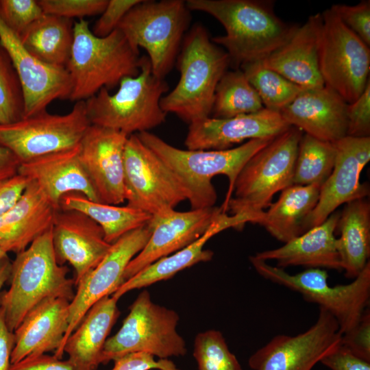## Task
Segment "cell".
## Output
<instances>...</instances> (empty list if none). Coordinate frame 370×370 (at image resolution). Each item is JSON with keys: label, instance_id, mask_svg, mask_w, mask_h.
Segmentation results:
<instances>
[{"label": "cell", "instance_id": "b9f144b4", "mask_svg": "<svg viewBox=\"0 0 370 370\" xmlns=\"http://www.w3.org/2000/svg\"><path fill=\"white\" fill-rule=\"evenodd\" d=\"M347 136H370V81L359 97L347 106Z\"/></svg>", "mask_w": 370, "mask_h": 370}, {"label": "cell", "instance_id": "8fae6325", "mask_svg": "<svg viewBox=\"0 0 370 370\" xmlns=\"http://www.w3.org/2000/svg\"><path fill=\"white\" fill-rule=\"evenodd\" d=\"M318 59L325 86L348 104L364 91L370 81V49L331 9L321 13Z\"/></svg>", "mask_w": 370, "mask_h": 370}, {"label": "cell", "instance_id": "277c9868", "mask_svg": "<svg viewBox=\"0 0 370 370\" xmlns=\"http://www.w3.org/2000/svg\"><path fill=\"white\" fill-rule=\"evenodd\" d=\"M140 60L139 49L119 29L99 38L92 34L88 21L83 18L74 22L73 42L66 66L72 84L69 99L86 101L103 88L109 90L124 77L136 76Z\"/></svg>", "mask_w": 370, "mask_h": 370}, {"label": "cell", "instance_id": "4dcf8cb0", "mask_svg": "<svg viewBox=\"0 0 370 370\" xmlns=\"http://www.w3.org/2000/svg\"><path fill=\"white\" fill-rule=\"evenodd\" d=\"M336 238L342 270L345 275L354 279L369 262L370 204L365 198L346 204L338 219Z\"/></svg>", "mask_w": 370, "mask_h": 370}, {"label": "cell", "instance_id": "d4e9b609", "mask_svg": "<svg viewBox=\"0 0 370 370\" xmlns=\"http://www.w3.org/2000/svg\"><path fill=\"white\" fill-rule=\"evenodd\" d=\"M79 153V145L37 158L21 164L18 174L35 181L58 209L63 196L70 193H78L99 202Z\"/></svg>", "mask_w": 370, "mask_h": 370}, {"label": "cell", "instance_id": "681fc988", "mask_svg": "<svg viewBox=\"0 0 370 370\" xmlns=\"http://www.w3.org/2000/svg\"><path fill=\"white\" fill-rule=\"evenodd\" d=\"M14 344V332L8 329L0 307V370H9Z\"/></svg>", "mask_w": 370, "mask_h": 370}, {"label": "cell", "instance_id": "bcb514c9", "mask_svg": "<svg viewBox=\"0 0 370 370\" xmlns=\"http://www.w3.org/2000/svg\"><path fill=\"white\" fill-rule=\"evenodd\" d=\"M320 362L332 370H370V362L353 354L341 343Z\"/></svg>", "mask_w": 370, "mask_h": 370}, {"label": "cell", "instance_id": "2e32d148", "mask_svg": "<svg viewBox=\"0 0 370 370\" xmlns=\"http://www.w3.org/2000/svg\"><path fill=\"white\" fill-rule=\"evenodd\" d=\"M332 143L334 168L321 186L318 202L304 222V233L322 223L341 205L365 198L369 193L368 184L360 183V177L370 160V136H345Z\"/></svg>", "mask_w": 370, "mask_h": 370}, {"label": "cell", "instance_id": "f1b7e54d", "mask_svg": "<svg viewBox=\"0 0 370 370\" xmlns=\"http://www.w3.org/2000/svg\"><path fill=\"white\" fill-rule=\"evenodd\" d=\"M117 301L112 295L97 301L66 339L63 352L73 370H96L101 364L108 336L120 314Z\"/></svg>", "mask_w": 370, "mask_h": 370}, {"label": "cell", "instance_id": "ee69618b", "mask_svg": "<svg viewBox=\"0 0 370 370\" xmlns=\"http://www.w3.org/2000/svg\"><path fill=\"white\" fill-rule=\"evenodd\" d=\"M341 345L356 356L370 362V311L367 308L358 323L342 335Z\"/></svg>", "mask_w": 370, "mask_h": 370}, {"label": "cell", "instance_id": "5bb4252c", "mask_svg": "<svg viewBox=\"0 0 370 370\" xmlns=\"http://www.w3.org/2000/svg\"><path fill=\"white\" fill-rule=\"evenodd\" d=\"M317 319L296 336L279 334L249 359L253 370H311L341 343L342 333L336 319L319 308Z\"/></svg>", "mask_w": 370, "mask_h": 370}, {"label": "cell", "instance_id": "ba28073f", "mask_svg": "<svg viewBox=\"0 0 370 370\" xmlns=\"http://www.w3.org/2000/svg\"><path fill=\"white\" fill-rule=\"evenodd\" d=\"M182 0L141 1L118 26L134 47L148 53L153 74L159 79L174 66L191 21Z\"/></svg>", "mask_w": 370, "mask_h": 370}, {"label": "cell", "instance_id": "816d5d0a", "mask_svg": "<svg viewBox=\"0 0 370 370\" xmlns=\"http://www.w3.org/2000/svg\"><path fill=\"white\" fill-rule=\"evenodd\" d=\"M11 263L8 256L0 261V291L4 284L10 278Z\"/></svg>", "mask_w": 370, "mask_h": 370}, {"label": "cell", "instance_id": "7402d4cb", "mask_svg": "<svg viewBox=\"0 0 370 370\" xmlns=\"http://www.w3.org/2000/svg\"><path fill=\"white\" fill-rule=\"evenodd\" d=\"M347 106L337 92L323 86L304 89L280 113L291 126L318 139L334 143L347 136Z\"/></svg>", "mask_w": 370, "mask_h": 370}, {"label": "cell", "instance_id": "8d00e7d4", "mask_svg": "<svg viewBox=\"0 0 370 370\" xmlns=\"http://www.w3.org/2000/svg\"><path fill=\"white\" fill-rule=\"evenodd\" d=\"M24 110L21 80L8 52L0 43V125L23 119Z\"/></svg>", "mask_w": 370, "mask_h": 370}, {"label": "cell", "instance_id": "60d3db41", "mask_svg": "<svg viewBox=\"0 0 370 370\" xmlns=\"http://www.w3.org/2000/svg\"><path fill=\"white\" fill-rule=\"evenodd\" d=\"M330 8L350 30L370 47L369 0H362L354 5L334 4Z\"/></svg>", "mask_w": 370, "mask_h": 370}, {"label": "cell", "instance_id": "9a60e30c", "mask_svg": "<svg viewBox=\"0 0 370 370\" xmlns=\"http://www.w3.org/2000/svg\"><path fill=\"white\" fill-rule=\"evenodd\" d=\"M151 234V229L147 222L122 236L112 244L97 266L77 284L70 301L69 327L62 342L60 358L66 339L88 310L103 297L112 295L124 282L123 275L127 264L143 249Z\"/></svg>", "mask_w": 370, "mask_h": 370}, {"label": "cell", "instance_id": "83f0119b", "mask_svg": "<svg viewBox=\"0 0 370 370\" xmlns=\"http://www.w3.org/2000/svg\"><path fill=\"white\" fill-rule=\"evenodd\" d=\"M246 223H249V219L245 217L228 215L227 212H222L198 239L184 248L146 267L125 281L112 295L119 300L130 291L168 280L178 272L195 264L210 261L212 258L213 252L204 249L207 241L215 234L227 228L241 229Z\"/></svg>", "mask_w": 370, "mask_h": 370}, {"label": "cell", "instance_id": "d6a6232c", "mask_svg": "<svg viewBox=\"0 0 370 370\" xmlns=\"http://www.w3.org/2000/svg\"><path fill=\"white\" fill-rule=\"evenodd\" d=\"M60 208L81 212L102 228L106 241L112 244L124 234L145 225L151 215L127 206H119L94 201L78 193L62 198Z\"/></svg>", "mask_w": 370, "mask_h": 370}, {"label": "cell", "instance_id": "d590c367", "mask_svg": "<svg viewBox=\"0 0 370 370\" xmlns=\"http://www.w3.org/2000/svg\"><path fill=\"white\" fill-rule=\"evenodd\" d=\"M240 69L258 94L264 108L280 112L305 88L264 66L261 61L242 65Z\"/></svg>", "mask_w": 370, "mask_h": 370}, {"label": "cell", "instance_id": "3957f363", "mask_svg": "<svg viewBox=\"0 0 370 370\" xmlns=\"http://www.w3.org/2000/svg\"><path fill=\"white\" fill-rule=\"evenodd\" d=\"M181 47L177 58L179 81L162 97L160 106L166 114L173 113L190 124L210 117L217 86L230 60L201 24L191 27Z\"/></svg>", "mask_w": 370, "mask_h": 370}, {"label": "cell", "instance_id": "4fadbf2b", "mask_svg": "<svg viewBox=\"0 0 370 370\" xmlns=\"http://www.w3.org/2000/svg\"><path fill=\"white\" fill-rule=\"evenodd\" d=\"M123 166L126 206L153 215L187 200L173 173L136 134L127 139Z\"/></svg>", "mask_w": 370, "mask_h": 370}, {"label": "cell", "instance_id": "1f68e13d", "mask_svg": "<svg viewBox=\"0 0 370 370\" xmlns=\"http://www.w3.org/2000/svg\"><path fill=\"white\" fill-rule=\"evenodd\" d=\"M73 25L72 19L44 13L18 38L39 60L66 67L73 42Z\"/></svg>", "mask_w": 370, "mask_h": 370}, {"label": "cell", "instance_id": "30bf717a", "mask_svg": "<svg viewBox=\"0 0 370 370\" xmlns=\"http://www.w3.org/2000/svg\"><path fill=\"white\" fill-rule=\"evenodd\" d=\"M179 320L175 310L155 304L149 291H143L130 306L119 330L106 340L101 364L134 352L159 359L184 356L186 342L176 329Z\"/></svg>", "mask_w": 370, "mask_h": 370}, {"label": "cell", "instance_id": "44dd1931", "mask_svg": "<svg viewBox=\"0 0 370 370\" xmlns=\"http://www.w3.org/2000/svg\"><path fill=\"white\" fill-rule=\"evenodd\" d=\"M290 127L280 112L264 108L233 117L193 122L184 144L187 149L225 150L244 140L275 137Z\"/></svg>", "mask_w": 370, "mask_h": 370}, {"label": "cell", "instance_id": "ab89813d", "mask_svg": "<svg viewBox=\"0 0 370 370\" xmlns=\"http://www.w3.org/2000/svg\"><path fill=\"white\" fill-rule=\"evenodd\" d=\"M45 14L72 19L101 14L108 0H38Z\"/></svg>", "mask_w": 370, "mask_h": 370}, {"label": "cell", "instance_id": "ffe728a7", "mask_svg": "<svg viewBox=\"0 0 370 370\" xmlns=\"http://www.w3.org/2000/svg\"><path fill=\"white\" fill-rule=\"evenodd\" d=\"M52 240L58 263L69 262L77 284L101 261L112 244L105 239L101 226L75 210L58 209L52 225Z\"/></svg>", "mask_w": 370, "mask_h": 370}, {"label": "cell", "instance_id": "f35d334b", "mask_svg": "<svg viewBox=\"0 0 370 370\" xmlns=\"http://www.w3.org/2000/svg\"><path fill=\"white\" fill-rule=\"evenodd\" d=\"M44 14L36 0H0V18L18 38Z\"/></svg>", "mask_w": 370, "mask_h": 370}, {"label": "cell", "instance_id": "f6af8a7d", "mask_svg": "<svg viewBox=\"0 0 370 370\" xmlns=\"http://www.w3.org/2000/svg\"><path fill=\"white\" fill-rule=\"evenodd\" d=\"M111 370H180L168 359L156 360L154 356L145 352L126 354L114 360Z\"/></svg>", "mask_w": 370, "mask_h": 370}, {"label": "cell", "instance_id": "f546056e", "mask_svg": "<svg viewBox=\"0 0 370 370\" xmlns=\"http://www.w3.org/2000/svg\"><path fill=\"white\" fill-rule=\"evenodd\" d=\"M318 184H292L264 211L258 224L278 241L286 243L304 234V224L319 197Z\"/></svg>", "mask_w": 370, "mask_h": 370}, {"label": "cell", "instance_id": "7bdbcfd3", "mask_svg": "<svg viewBox=\"0 0 370 370\" xmlns=\"http://www.w3.org/2000/svg\"><path fill=\"white\" fill-rule=\"evenodd\" d=\"M142 0H108L101 16L94 24L91 32L99 38L110 34L118 28L125 15Z\"/></svg>", "mask_w": 370, "mask_h": 370}, {"label": "cell", "instance_id": "f5cc1de1", "mask_svg": "<svg viewBox=\"0 0 370 370\" xmlns=\"http://www.w3.org/2000/svg\"><path fill=\"white\" fill-rule=\"evenodd\" d=\"M7 256V253L0 248V261Z\"/></svg>", "mask_w": 370, "mask_h": 370}, {"label": "cell", "instance_id": "4316f807", "mask_svg": "<svg viewBox=\"0 0 370 370\" xmlns=\"http://www.w3.org/2000/svg\"><path fill=\"white\" fill-rule=\"evenodd\" d=\"M321 23V13L310 16L291 39L261 60L262 64L305 89L325 86L318 59Z\"/></svg>", "mask_w": 370, "mask_h": 370}, {"label": "cell", "instance_id": "836d02e7", "mask_svg": "<svg viewBox=\"0 0 370 370\" xmlns=\"http://www.w3.org/2000/svg\"><path fill=\"white\" fill-rule=\"evenodd\" d=\"M262 108L258 94L240 69L224 73L215 90L211 113L213 118H230Z\"/></svg>", "mask_w": 370, "mask_h": 370}, {"label": "cell", "instance_id": "7dc6e473", "mask_svg": "<svg viewBox=\"0 0 370 370\" xmlns=\"http://www.w3.org/2000/svg\"><path fill=\"white\" fill-rule=\"evenodd\" d=\"M9 370H73L66 360H62L54 355L42 354L27 357L11 364Z\"/></svg>", "mask_w": 370, "mask_h": 370}, {"label": "cell", "instance_id": "c3c4849f", "mask_svg": "<svg viewBox=\"0 0 370 370\" xmlns=\"http://www.w3.org/2000/svg\"><path fill=\"white\" fill-rule=\"evenodd\" d=\"M29 181L27 177L17 174L0 182V215L19 199Z\"/></svg>", "mask_w": 370, "mask_h": 370}, {"label": "cell", "instance_id": "7a4b0ae2", "mask_svg": "<svg viewBox=\"0 0 370 370\" xmlns=\"http://www.w3.org/2000/svg\"><path fill=\"white\" fill-rule=\"evenodd\" d=\"M171 169L187 193L192 210L214 206L217 199L213 177L224 175L229 180L223 210L232 193L235 180L242 167L256 152L275 137L252 139L225 150L182 149L149 132L136 134Z\"/></svg>", "mask_w": 370, "mask_h": 370}, {"label": "cell", "instance_id": "7c38bea8", "mask_svg": "<svg viewBox=\"0 0 370 370\" xmlns=\"http://www.w3.org/2000/svg\"><path fill=\"white\" fill-rule=\"evenodd\" d=\"M90 125L85 101H78L66 114L46 110L0 125V146L12 153L21 164L78 146Z\"/></svg>", "mask_w": 370, "mask_h": 370}, {"label": "cell", "instance_id": "52a82bcc", "mask_svg": "<svg viewBox=\"0 0 370 370\" xmlns=\"http://www.w3.org/2000/svg\"><path fill=\"white\" fill-rule=\"evenodd\" d=\"M119 85L114 94L103 88L85 101L91 125L130 136L149 132L165 121L167 114L162 109L160 100L169 86L153 74L148 57H141L136 76L125 77Z\"/></svg>", "mask_w": 370, "mask_h": 370}, {"label": "cell", "instance_id": "ac0fdd59", "mask_svg": "<svg viewBox=\"0 0 370 370\" xmlns=\"http://www.w3.org/2000/svg\"><path fill=\"white\" fill-rule=\"evenodd\" d=\"M128 136L90 125L79 144V160L99 202L118 206L125 201L123 156Z\"/></svg>", "mask_w": 370, "mask_h": 370}, {"label": "cell", "instance_id": "cb8c5ba5", "mask_svg": "<svg viewBox=\"0 0 370 370\" xmlns=\"http://www.w3.org/2000/svg\"><path fill=\"white\" fill-rule=\"evenodd\" d=\"M58 210L29 180L19 199L0 215V248L7 254L23 251L52 227Z\"/></svg>", "mask_w": 370, "mask_h": 370}, {"label": "cell", "instance_id": "e575fe53", "mask_svg": "<svg viewBox=\"0 0 370 370\" xmlns=\"http://www.w3.org/2000/svg\"><path fill=\"white\" fill-rule=\"evenodd\" d=\"M335 156L332 143L303 134L299 143L293 184L321 186L332 171Z\"/></svg>", "mask_w": 370, "mask_h": 370}, {"label": "cell", "instance_id": "484cf974", "mask_svg": "<svg viewBox=\"0 0 370 370\" xmlns=\"http://www.w3.org/2000/svg\"><path fill=\"white\" fill-rule=\"evenodd\" d=\"M340 213L334 212L322 223L286 242L280 247L256 253L258 259L275 260L276 267L303 266L341 271L335 231Z\"/></svg>", "mask_w": 370, "mask_h": 370}, {"label": "cell", "instance_id": "603a6c76", "mask_svg": "<svg viewBox=\"0 0 370 370\" xmlns=\"http://www.w3.org/2000/svg\"><path fill=\"white\" fill-rule=\"evenodd\" d=\"M69 305L66 299H51L27 314L14 332L11 364L49 352H54V356L61 359L60 350L69 327Z\"/></svg>", "mask_w": 370, "mask_h": 370}, {"label": "cell", "instance_id": "74e56055", "mask_svg": "<svg viewBox=\"0 0 370 370\" xmlns=\"http://www.w3.org/2000/svg\"><path fill=\"white\" fill-rule=\"evenodd\" d=\"M193 356L199 370H243L222 333L216 330H208L196 336Z\"/></svg>", "mask_w": 370, "mask_h": 370}, {"label": "cell", "instance_id": "f907efd6", "mask_svg": "<svg viewBox=\"0 0 370 370\" xmlns=\"http://www.w3.org/2000/svg\"><path fill=\"white\" fill-rule=\"evenodd\" d=\"M20 162L8 149L0 146V182L18 174Z\"/></svg>", "mask_w": 370, "mask_h": 370}, {"label": "cell", "instance_id": "5b68a950", "mask_svg": "<svg viewBox=\"0 0 370 370\" xmlns=\"http://www.w3.org/2000/svg\"><path fill=\"white\" fill-rule=\"evenodd\" d=\"M16 255L11 263L10 288L0 294V307L12 332L38 304L54 298L71 301L75 295L68 267L57 260L52 227Z\"/></svg>", "mask_w": 370, "mask_h": 370}, {"label": "cell", "instance_id": "8992f818", "mask_svg": "<svg viewBox=\"0 0 370 370\" xmlns=\"http://www.w3.org/2000/svg\"><path fill=\"white\" fill-rule=\"evenodd\" d=\"M303 134L301 130L291 126L252 156L238 173L232 196L222 211L258 223L273 195L293 184Z\"/></svg>", "mask_w": 370, "mask_h": 370}, {"label": "cell", "instance_id": "e0dca14e", "mask_svg": "<svg viewBox=\"0 0 370 370\" xmlns=\"http://www.w3.org/2000/svg\"><path fill=\"white\" fill-rule=\"evenodd\" d=\"M221 207L177 211L167 209L151 215V234L143 249L129 262L124 282L157 261L201 236L222 212Z\"/></svg>", "mask_w": 370, "mask_h": 370}, {"label": "cell", "instance_id": "d6986e66", "mask_svg": "<svg viewBox=\"0 0 370 370\" xmlns=\"http://www.w3.org/2000/svg\"><path fill=\"white\" fill-rule=\"evenodd\" d=\"M0 43L8 52L21 80L24 117L46 110L56 99H69L72 84L66 67L50 65L35 58L1 18Z\"/></svg>", "mask_w": 370, "mask_h": 370}, {"label": "cell", "instance_id": "6da1fadb", "mask_svg": "<svg viewBox=\"0 0 370 370\" xmlns=\"http://www.w3.org/2000/svg\"><path fill=\"white\" fill-rule=\"evenodd\" d=\"M190 11L215 18L225 34L212 38L225 48L230 64L242 65L261 61L286 43L299 27L280 19L270 0H188Z\"/></svg>", "mask_w": 370, "mask_h": 370}, {"label": "cell", "instance_id": "9c48e42d", "mask_svg": "<svg viewBox=\"0 0 370 370\" xmlns=\"http://www.w3.org/2000/svg\"><path fill=\"white\" fill-rule=\"evenodd\" d=\"M249 261L264 279L300 293L308 302L329 312L336 320L342 334L352 329L369 306L370 298V262L353 281L330 286L325 269L310 268L296 274L272 266L254 256Z\"/></svg>", "mask_w": 370, "mask_h": 370}]
</instances>
